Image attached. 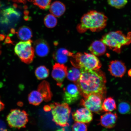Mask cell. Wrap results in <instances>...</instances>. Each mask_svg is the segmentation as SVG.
I'll use <instances>...</instances> for the list:
<instances>
[{
    "label": "cell",
    "mask_w": 131,
    "mask_h": 131,
    "mask_svg": "<svg viewBox=\"0 0 131 131\" xmlns=\"http://www.w3.org/2000/svg\"><path fill=\"white\" fill-rule=\"evenodd\" d=\"M81 76L75 83L80 95L84 98L93 94L105 97L106 93V77L104 72L99 69H80Z\"/></svg>",
    "instance_id": "6da1fadb"
},
{
    "label": "cell",
    "mask_w": 131,
    "mask_h": 131,
    "mask_svg": "<svg viewBox=\"0 0 131 131\" xmlns=\"http://www.w3.org/2000/svg\"><path fill=\"white\" fill-rule=\"evenodd\" d=\"M107 20V17L103 13L90 11L82 17L81 23L78 25L77 29L81 33L88 30L93 32L99 31L105 27Z\"/></svg>",
    "instance_id": "7a4b0ae2"
},
{
    "label": "cell",
    "mask_w": 131,
    "mask_h": 131,
    "mask_svg": "<svg viewBox=\"0 0 131 131\" xmlns=\"http://www.w3.org/2000/svg\"><path fill=\"white\" fill-rule=\"evenodd\" d=\"M101 41L111 50L119 53L123 46L131 43V32L127 35L119 31L110 32L103 36Z\"/></svg>",
    "instance_id": "3957f363"
},
{
    "label": "cell",
    "mask_w": 131,
    "mask_h": 131,
    "mask_svg": "<svg viewBox=\"0 0 131 131\" xmlns=\"http://www.w3.org/2000/svg\"><path fill=\"white\" fill-rule=\"evenodd\" d=\"M75 61H71L74 67L81 69L96 70L100 69L102 64L97 57L92 54L78 53L73 57Z\"/></svg>",
    "instance_id": "277c9868"
},
{
    "label": "cell",
    "mask_w": 131,
    "mask_h": 131,
    "mask_svg": "<svg viewBox=\"0 0 131 131\" xmlns=\"http://www.w3.org/2000/svg\"><path fill=\"white\" fill-rule=\"evenodd\" d=\"M50 106L53 116L52 120L56 124L61 127L69 126L71 109L68 104L65 102H54L50 104Z\"/></svg>",
    "instance_id": "5b68a950"
},
{
    "label": "cell",
    "mask_w": 131,
    "mask_h": 131,
    "mask_svg": "<svg viewBox=\"0 0 131 131\" xmlns=\"http://www.w3.org/2000/svg\"><path fill=\"white\" fill-rule=\"evenodd\" d=\"M32 41L31 40L18 43L14 48V52L21 61L29 64L32 63L34 57V50L32 46Z\"/></svg>",
    "instance_id": "8992f818"
},
{
    "label": "cell",
    "mask_w": 131,
    "mask_h": 131,
    "mask_svg": "<svg viewBox=\"0 0 131 131\" xmlns=\"http://www.w3.org/2000/svg\"><path fill=\"white\" fill-rule=\"evenodd\" d=\"M28 115L24 110H11L6 117L8 125L11 128L20 129L25 128L28 122Z\"/></svg>",
    "instance_id": "52a82bcc"
},
{
    "label": "cell",
    "mask_w": 131,
    "mask_h": 131,
    "mask_svg": "<svg viewBox=\"0 0 131 131\" xmlns=\"http://www.w3.org/2000/svg\"><path fill=\"white\" fill-rule=\"evenodd\" d=\"M104 98L100 95L91 94L82 99L80 101V104L91 112L100 114L104 112L102 107Z\"/></svg>",
    "instance_id": "ba28073f"
},
{
    "label": "cell",
    "mask_w": 131,
    "mask_h": 131,
    "mask_svg": "<svg viewBox=\"0 0 131 131\" xmlns=\"http://www.w3.org/2000/svg\"><path fill=\"white\" fill-rule=\"evenodd\" d=\"M80 95L78 86L75 84L71 83L64 88L63 101L68 104L76 102L79 99Z\"/></svg>",
    "instance_id": "9c48e42d"
},
{
    "label": "cell",
    "mask_w": 131,
    "mask_h": 131,
    "mask_svg": "<svg viewBox=\"0 0 131 131\" xmlns=\"http://www.w3.org/2000/svg\"><path fill=\"white\" fill-rule=\"evenodd\" d=\"M68 71L67 67L63 64L56 63L53 66L52 76L57 82V86L61 87Z\"/></svg>",
    "instance_id": "30bf717a"
},
{
    "label": "cell",
    "mask_w": 131,
    "mask_h": 131,
    "mask_svg": "<svg viewBox=\"0 0 131 131\" xmlns=\"http://www.w3.org/2000/svg\"><path fill=\"white\" fill-rule=\"evenodd\" d=\"M73 118L76 122L89 123L93 119V115L91 111L86 108H82L72 113Z\"/></svg>",
    "instance_id": "8fae6325"
},
{
    "label": "cell",
    "mask_w": 131,
    "mask_h": 131,
    "mask_svg": "<svg viewBox=\"0 0 131 131\" xmlns=\"http://www.w3.org/2000/svg\"><path fill=\"white\" fill-rule=\"evenodd\" d=\"M109 71L113 76L122 78L125 74L126 68L122 62L117 60H114L110 63Z\"/></svg>",
    "instance_id": "7c38bea8"
},
{
    "label": "cell",
    "mask_w": 131,
    "mask_h": 131,
    "mask_svg": "<svg viewBox=\"0 0 131 131\" xmlns=\"http://www.w3.org/2000/svg\"><path fill=\"white\" fill-rule=\"evenodd\" d=\"M15 7V6L8 7L2 11V21L7 23L11 21L16 22L18 20L21 16V13Z\"/></svg>",
    "instance_id": "4fadbf2b"
},
{
    "label": "cell",
    "mask_w": 131,
    "mask_h": 131,
    "mask_svg": "<svg viewBox=\"0 0 131 131\" xmlns=\"http://www.w3.org/2000/svg\"><path fill=\"white\" fill-rule=\"evenodd\" d=\"M118 116L115 113H106L101 115L100 119V124L105 127L112 128L116 125Z\"/></svg>",
    "instance_id": "5bb4252c"
},
{
    "label": "cell",
    "mask_w": 131,
    "mask_h": 131,
    "mask_svg": "<svg viewBox=\"0 0 131 131\" xmlns=\"http://www.w3.org/2000/svg\"><path fill=\"white\" fill-rule=\"evenodd\" d=\"M34 50L38 56L45 57L48 54L50 48L47 42L42 39H39L34 42Z\"/></svg>",
    "instance_id": "9a60e30c"
},
{
    "label": "cell",
    "mask_w": 131,
    "mask_h": 131,
    "mask_svg": "<svg viewBox=\"0 0 131 131\" xmlns=\"http://www.w3.org/2000/svg\"><path fill=\"white\" fill-rule=\"evenodd\" d=\"M74 54L66 49L60 48L54 52L53 58L58 63L64 64L68 61L69 57H73Z\"/></svg>",
    "instance_id": "2e32d148"
},
{
    "label": "cell",
    "mask_w": 131,
    "mask_h": 131,
    "mask_svg": "<svg viewBox=\"0 0 131 131\" xmlns=\"http://www.w3.org/2000/svg\"><path fill=\"white\" fill-rule=\"evenodd\" d=\"M37 90L40 93L45 102H48L51 100L53 94L48 82L45 81H42L39 85Z\"/></svg>",
    "instance_id": "e0dca14e"
},
{
    "label": "cell",
    "mask_w": 131,
    "mask_h": 131,
    "mask_svg": "<svg viewBox=\"0 0 131 131\" xmlns=\"http://www.w3.org/2000/svg\"><path fill=\"white\" fill-rule=\"evenodd\" d=\"M106 45L101 41L96 40L92 42L89 47L90 51L96 56H100L105 53Z\"/></svg>",
    "instance_id": "ac0fdd59"
},
{
    "label": "cell",
    "mask_w": 131,
    "mask_h": 131,
    "mask_svg": "<svg viewBox=\"0 0 131 131\" xmlns=\"http://www.w3.org/2000/svg\"><path fill=\"white\" fill-rule=\"evenodd\" d=\"M66 9L65 5L61 2L56 1L51 5L50 11L55 17H60L64 14Z\"/></svg>",
    "instance_id": "d6986e66"
},
{
    "label": "cell",
    "mask_w": 131,
    "mask_h": 131,
    "mask_svg": "<svg viewBox=\"0 0 131 131\" xmlns=\"http://www.w3.org/2000/svg\"><path fill=\"white\" fill-rule=\"evenodd\" d=\"M16 34L18 38L23 41L30 40L32 36L31 29L30 28L26 26L19 28Z\"/></svg>",
    "instance_id": "ffe728a7"
},
{
    "label": "cell",
    "mask_w": 131,
    "mask_h": 131,
    "mask_svg": "<svg viewBox=\"0 0 131 131\" xmlns=\"http://www.w3.org/2000/svg\"><path fill=\"white\" fill-rule=\"evenodd\" d=\"M28 100L29 104L34 106L39 105L43 101L40 93L37 90L32 91L29 93Z\"/></svg>",
    "instance_id": "44dd1931"
},
{
    "label": "cell",
    "mask_w": 131,
    "mask_h": 131,
    "mask_svg": "<svg viewBox=\"0 0 131 131\" xmlns=\"http://www.w3.org/2000/svg\"><path fill=\"white\" fill-rule=\"evenodd\" d=\"M102 107L104 112H111L117 109L115 101L113 98L111 97L104 100L102 103Z\"/></svg>",
    "instance_id": "7402d4cb"
},
{
    "label": "cell",
    "mask_w": 131,
    "mask_h": 131,
    "mask_svg": "<svg viewBox=\"0 0 131 131\" xmlns=\"http://www.w3.org/2000/svg\"><path fill=\"white\" fill-rule=\"evenodd\" d=\"M81 70L76 67H72L68 70L67 77L69 81L74 83L76 82L80 77L81 74Z\"/></svg>",
    "instance_id": "603a6c76"
},
{
    "label": "cell",
    "mask_w": 131,
    "mask_h": 131,
    "mask_svg": "<svg viewBox=\"0 0 131 131\" xmlns=\"http://www.w3.org/2000/svg\"><path fill=\"white\" fill-rule=\"evenodd\" d=\"M49 70L44 66H41L38 67L35 71V74L38 79L41 80L48 77Z\"/></svg>",
    "instance_id": "cb8c5ba5"
},
{
    "label": "cell",
    "mask_w": 131,
    "mask_h": 131,
    "mask_svg": "<svg viewBox=\"0 0 131 131\" xmlns=\"http://www.w3.org/2000/svg\"><path fill=\"white\" fill-rule=\"evenodd\" d=\"M118 109L121 114H130L131 113V103L127 101H121L119 103Z\"/></svg>",
    "instance_id": "d4e9b609"
},
{
    "label": "cell",
    "mask_w": 131,
    "mask_h": 131,
    "mask_svg": "<svg viewBox=\"0 0 131 131\" xmlns=\"http://www.w3.org/2000/svg\"><path fill=\"white\" fill-rule=\"evenodd\" d=\"M44 22L45 25L48 28H52L54 27L57 24V19L52 14H48L44 18Z\"/></svg>",
    "instance_id": "484cf974"
},
{
    "label": "cell",
    "mask_w": 131,
    "mask_h": 131,
    "mask_svg": "<svg viewBox=\"0 0 131 131\" xmlns=\"http://www.w3.org/2000/svg\"><path fill=\"white\" fill-rule=\"evenodd\" d=\"M52 0H32L33 4L42 9H47L50 8Z\"/></svg>",
    "instance_id": "4316f807"
},
{
    "label": "cell",
    "mask_w": 131,
    "mask_h": 131,
    "mask_svg": "<svg viewBox=\"0 0 131 131\" xmlns=\"http://www.w3.org/2000/svg\"><path fill=\"white\" fill-rule=\"evenodd\" d=\"M128 0H108L109 5L117 9H121L127 4Z\"/></svg>",
    "instance_id": "83f0119b"
},
{
    "label": "cell",
    "mask_w": 131,
    "mask_h": 131,
    "mask_svg": "<svg viewBox=\"0 0 131 131\" xmlns=\"http://www.w3.org/2000/svg\"><path fill=\"white\" fill-rule=\"evenodd\" d=\"M73 131H87V126L83 123L76 122L72 126Z\"/></svg>",
    "instance_id": "f1b7e54d"
},
{
    "label": "cell",
    "mask_w": 131,
    "mask_h": 131,
    "mask_svg": "<svg viewBox=\"0 0 131 131\" xmlns=\"http://www.w3.org/2000/svg\"><path fill=\"white\" fill-rule=\"evenodd\" d=\"M0 131H7L6 124L1 119H0Z\"/></svg>",
    "instance_id": "f546056e"
},
{
    "label": "cell",
    "mask_w": 131,
    "mask_h": 131,
    "mask_svg": "<svg viewBox=\"0 0 131 131\" xmlns=\"http://www.w3.org/2000/svg\"><path fill=\"white\" fill-rule=\"evenodd\" d=\"M14 2L25 4L27 2H32V0H12Z\"/></svg>",
    "instance_id": "4dcf8cb0"
},
{
    "label": "cell",
    "mask_w": 131,
    "mask_h": 131,
    "mask_svg": "<svg viewBox=\"0 0 131 131\" xmlns=\"http://www.w3.org/2000/svg\"><path fill=\"white\" fill-rule=\"evenodd\" d=\"M5 106L4 104L1 100V97L0 96V112L4 109Z\"/></svg>",
    "instance_id": "1f68e13d"
},
{
    "label": "cell",
    "mask_w": 131,
    "mask_h": 131,
    "mask_svg": "<svg viewBox=\"0 0 131 131\" xmlns=\"http://www.w3.org/2000/svg\"><path fill=\"white\" fill-rule=\"evenodd\" d=\"M56 131H65V130L64 128H62L61 129H58V130Z\"/></svg>",
    "instance_id": "d6a6232c"
},
{
    "label": "cell",
    "mask_w": 131,
    "mask_h": 131,
    "mask_svg": "<svg viewBox=\"0 0 131 131\" xmlns=\"http://www.w3.org/2000/svg\"><path fill=\"white\" fill-rule=\"evenodd\" d=\"M128 74L129 76L131 77V69L129 70L128 71Z\"/></svg>",
    "instance_id": "836d02e7"
},
{
    "label": "cell",
    "mask_w": 131,
    "mask_h": 131,
    "mask_svg": "<svg viewBox=\"0 0 131 131\" xmlns=\"http://www.w3.org/2000/svg\"><path fill=\"white\" fill-rule=\"evenodd\" d=\"M1 46H0V55H1Z\"/></svg>",
    "instance_id": "e575fe53"
}]
</instances>
